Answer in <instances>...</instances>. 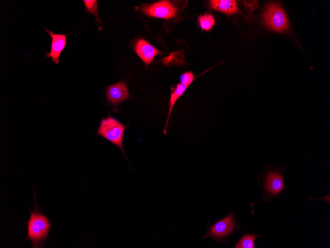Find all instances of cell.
Listing matches in <instances>:
<instances>
[{
  "label": "cell",
  "instance_id": "6da1fadb",
  "mask_svg": "<svg viewBox=\"0 0 330 248\" xmlns=\"http://www.w3.org/2000/svg\"><path fill=\"white\" fill-rule=\"evenodd\" d=\"M50 228L48 219L38 212H32L28 223V238L31 240L34 248L40 246L47 236Z\"/></svg>",
  "mask_w": 330,
  "mask_h": 248
},
{
  "label": "cell",
  "instance_id": "7a4b0ae2",
  "mask_svg": "<svg viewBox=\"0 0 330 248\" xmlns=\"http://www.w3.org/2000/svg\"><path fill=\"white\" fill-rule=\"evenodd\" d=\"M284 167H279L272 165L267 166L263 176L264 195L268 199L279 195L285 189L283 182Z\"/></svg>",
  "mask_w": 330,
  "mask_h": 248
},
{
  "label": "cell",
  "instance_id": "3957f363",
  "mask_svg": "<svg viewBox=\"0 0 330 248\" xmlns=\"http://www.w3.org/2000/svg\"><path fill=\"white\" fill-rule=\"evenodd\" d=\"M125 126L110 116L101 121L97 133L118 147L126 157L123 141Z\"/></svg>",
  "mask_w": 330,
  "mask_h": 248
},
{
  "label": "cell",
  "instance_id": "277c9868",
  "mask_svg": "<svg viewBox=\"0 0 330 248\" xmlns=\"http://www.w3.org/2000/svg\"><path fill=\"white\" fill-rule=\"evenodd\" d=\"M263 18L265 25L270 30L282 32L288 28L289 22L286 13L276 3L268 5Z\"/></svg>",
  "mask_w": 330,
  "mask_h": 248
},
{
  "label": "cell",
  "instance_id": "5b68a950",
  "mask_svg": "<svg viewBox=\"0 0 330 248\" xmlns=\"http://www.w3.org/2000/svg\"><path fill=\"white\" fill-rule=\"evenodd\" d=\"M142 10L149 16L170 19L176 16L178 8L168 0H162L144 6Z\"/></svg>",
  "mask_w": 330,
  "mask_h": 248
},
{
  "label": "cell",
  "instance_id": "8992f818",
  "mask_svg": "<svg viewBox=\"0 0 330 248\" xmlns=\"http://www.w3.org/2000/svg\"><path fill=\"white\" fill-rule=\"evenodd\" d=\"M235 229V221L232 214L216 222L211 227L207 236L215 239L225 237Z\"/></svg>",
  "mask_w": 330,
  "mask_h": 248
},
{
  "label": "cell",
  "instance_id": "52a82bcc",
  "mask_svg": "<svg viewBox=\"0 0 330 248\" xmlns=\"http://www.w3.org/2000/svg\"><path fill=\"white\" fill-rule=\"evenodd\" d=\"M45 30L52 38L51 50L49 53L46 52V56L51 58L53 62L58 64L60 55L66 45V35L54 33L46 28Z\"/></svg>",
  "mask_w": 330,
  "mask_h": 248
},
{
  "label": "cell",
  "instance_id": "ba28073f",
  "mask_svg": "<svg viewBox=\"0 0 330 248\" xmlns=\"http://www.w3.org/2000/svg\"><path fill=\"white\" fill-rule=\"evenodd\" d=\"M135 49L138 55L146 65L151 63L156 55L162 54V52L143 39L137 41Z\"/></svg>",
  "mask_w": 330,
  "mask_h": 248
},
{
  "label": "cell",
  "instance_id": "9c48e42d",
  "mask_svg": "<svg viewBox=\"0 0 330 248\" xmlns=\"http://www.w3.org/2000/svg\"><path fill=\"white\" fill-rule=\"evenodd\" d=\"M106 95L108 100L114 104L123 101L129 96L126 86L124 82H119L109 86Z\"/></svg>",
  "mask_w": 330,
  "mask_h": 248
},
{
  "label": "cell",
  "instance_id": "30bf717a",
  "mask_svg": "<svg viewBox=\"0 0 330 248\" xmlns=\"http://www.w3.org/2000/svg\"><path fill=\"white\" fill-rule=\"evenodd\" d=\"M212 9L226 14H235L238 12L237 2L232 0H212L210 1Z\"/></svg>",
  "mask_w": 330,
  "mask_h": 248
},
{
  "label": "cell",
  "instance_id": "8fae6325",
  "mask_svg": "<svg viewBox=\"0 0 330 248\" xmlns=\"http://www.w3.org/2000/svg\"><path fill=\"white\" fill-rule=\"evenodd\" d=\"M188 86L189 85L179 83L177 85L175 88L171 89V93L169 104V110L166 121L165 124V127L163 131L165 135L166 134V129L167 128L168 123L174 105L177 99L183 95Z\"/></svg>",
  "mask_w": 330,
  "mask_h": 248
},
{
  "label": "cell",
  "instance_id": "7c38bea8",
  "mask_svg": "<svg viewBox=\"0 0 330 248\" xmlns=\"http://www.w3.org/2000/svg\"><path fill=\"white\" fill-rule=\"evenodd\" d=\"M257 236L247 235L243 237L236 245V248H254V241Z\"/></svg>",
  "mask_w": 330,
  "mask_h": 248
},
{
  "label": "cell",
  "instance_id": "4fadbf2b",
  "mask_svg": "<svg viewBox=\"0 0 330 248\" xmlns=\"http://www.w3.org/2000/svg\"><path fill=\"white\" fill-rule=\"evenodd\" d=\"M199 21L202 29L206 31L211 29L215 23L213 16L207 13L199 16Z\"/></svg>",
  "mask_w": 330,
  "mask_h": 248
},
{
  "label": "cell",
  "instance_id": "5bb4252c",
  "mask_svg": "<svg viewBox=\"0 0 330 248\" xmlns=\"http://www.w3.org/2000/svg\"><path fill=\"white\" fill-rule=\"evenodd\" d=\"M85 8L87 10L92 14L98 20L99 22L100 21L98 15V7L97 0H83Z\"/></svg>",
  "mask_w": 330,
  "mask_h": 248
},
{
  "label": "cell",
  "instance_id": "9a60e30c",
  "mask_svg": "<svg viewBox=\"0 0 330 248\" xmlns=\"http://www.w3.org/2000/svg\"><path fill=\"white\" fill-rule=\"evenodd\" d=\"M180 83L190 85L195 80L193 74L191 72H185L180 76Z\"/></svg>",
  "mask_w": 330,
  "mask_h": 248
}]
</instances>
